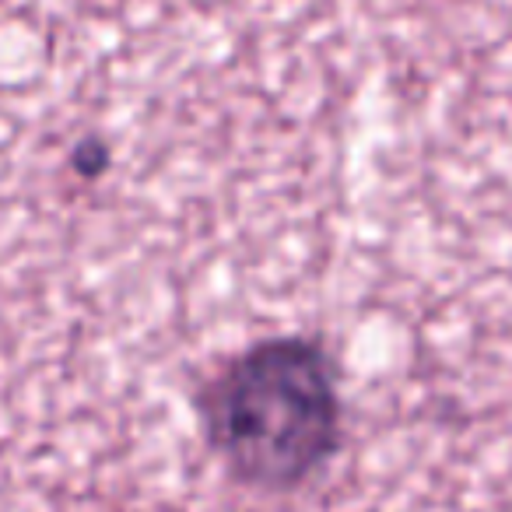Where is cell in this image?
Here are the masks:
<instances>
[{
  "label": "cell",
  "mask_w": 512,
  "mask_h": 512,
  "mask_svg": "<svg viewBox=\"0 0 512 512\" xmlns=\"http://www.w3.org/2000/svg\"><path fill=\"white\" fill-rule=\"evenodd\" d=\"M207 432L239 481L295 488L337 442L334 369L316 344L267 341L239 355L207 390Z\"/></svg>",
  "instance_id": "cell-1"
}]
</instances>
